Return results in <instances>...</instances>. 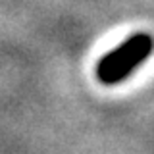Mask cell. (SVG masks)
I'll use <instances>...</instances> for the list:
<instances>
[{"mask_svg":"<svg viewBox=\"0 0 154 154\" xmlns=\"http://www.w3.org/2000/svg\"><path fill=\"white\" fill-rule=\"evenodd\" d=\"M152 50L154 38L148 33H137L100 58L96 66V77L104 85L122 83L152 54Z\"/></svg>","mask_w":154,"mask_h":154,"instance_id":"6da1fadb","label":"cell"}]
</instances>
